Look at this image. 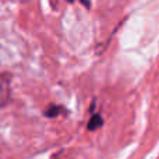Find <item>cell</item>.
Returning a JSON list of instances; mask_svg holds the SVG:
<instances>
[{
  "mask_svg": "<svg viewBox=\"0 0 159 159\" xmlns=\"http://www.w3.org/2000/svg\"><path fill=\"white\" fill-rule=\"evenodd\" d=\"M61 112H64L63 106H59V105H50V106L43 112V115L46 116V117H56V116L61 115Z\"/></svg>",
  "mask_w": 159,
  "mask_h": 159,
  "instance_id": "cell-3",
  "label": "cell"
},
{
  "mask_svg": "<svg viewBox=\"0 0 159 159\" xmlns=\"http://www.w3.org/2000/svg\"><path fill=\"white\" fill-rule=\"evenodd\" d=\"M81 3H82V4H85L88 8H89V6H91L89 4V0H81Z\"/></svg>",
  "mask_w": 159,
  "mask_h": 159,
  "instance_id": "cell-4",
  "label": "cell"
},
{
  "mask_svg": "<svg viewBox=\"0 0 159 159\" xmlns=\"http://www.w3.org/2000/svg\"><path fill=\"white\" fill-rule=\"evenodd\" d=\"M11 78L10 73H0V107L7 106L11 99Z\"/></svg>",
  "mask_w": 159,
  "mask_h": 159,
  "instance_id": "cell-1",
  "label": "cell"
},
{
  "mask_svg": "<svg viewBox=\"0 0 159 159\" xmlns=\"http://www.w3.org/2000/svg\"><path fill=\"white\" fill-rule=\"evenodd\" d=\"M102 124H103V119H102L101 115H93L92 117L89 119V121H88V131H95V130L101 129Z\"/></svg>",
  "mask_w": 159,
  "mask_h": 159,
  "instance_id": "cell-2",
  "label": "cell"
},
{
  "mask_svg": "<svg viewBox=\"0 0 159 159\" xmlns=\"http://www.w3.org/2000/svg\"><path fill=\"white\" fill-rule=\"evenodd\" d=\"M70 2H71V0H70Z\"/></svg>",
  "mask_w": 159,
  "mask_h": 159,
  "instance_id": "cell-5",
  "label": "cell"
}]
</instances>
